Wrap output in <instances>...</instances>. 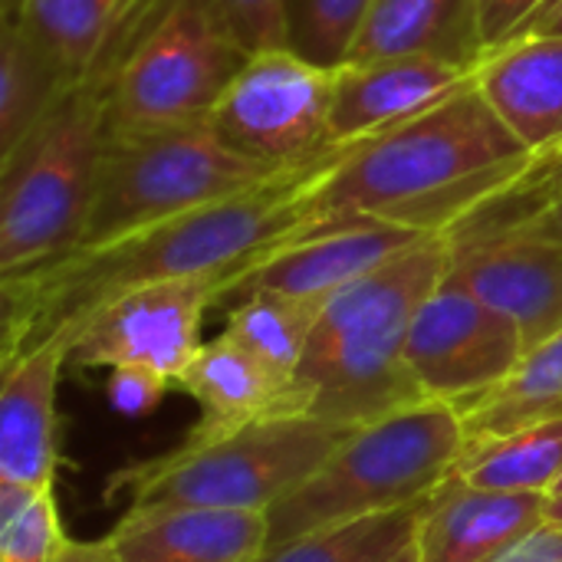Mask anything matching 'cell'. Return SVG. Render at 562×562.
Segmentation results:
<instances>
[{
	"label": "cell",
	"instance_id": "obj_1",
	"mask_svg": "<svg viewBox=\"0 0 562 562\" xmlns=\"http://www.w3.org/2000/svg\"><path fill=\"white\" fill-rule=\"evenodd\" d=\"M359 142H336L257 188L99 244L72 247L33 270L3 277L0 366L76 326L105 300L145 283L221 277L234 290L270 254L336 221L323 207V191Z\"/></svg>",
	"mask_w": 562,
	"mask_h": 562
},
{
	"label": "cell",
	"instance_id": "obj_2",
	"mask_svg": "<svg viewBox=\"0 0 562 562\" xmlns=\"http://www.w3.org/2000/svg\"><path fill=\"white\" fill-rule=\"evenodd\" d=\"M543 161L471 79L428 112L362 138L326 181L323 207L342 221L454 234L524 188Z\"/></svg>",
	"mask_w": 562,
	"mask_h": 562
},
{
	"label": "cell",
	"instance_id": "obj_3",
	"mask_svg": "<svg viewBox=\"0 0 562 562\" xmlns=\"http://www.w3.org/2000/svg\"><path fill=\"white\" fill-rule=\"evenodd\" d=\"M451 237L431 234L369 277L339 290L319 313L293 375L296 412L342 428H366L428 402L405 362L418 306L441 286Z\"/></svg>",
	"mask_w": 562,
	"mask_h": 562
},
{
	"label": "cell",
	"instance_id": "obj_4",
	"mask_svg": "<svg viewBox=\"0 0 562 562\" xmlns=\"http://www.w3.org/2000/svg\"><path fill=\"white\" fill-rule=\"evenodd\" d=\"M464 445V418L445 402H422L356 428L296 491L267 510L270 553L329 527L422 504L451 477Z\"/></svg>",
	"mask_w": 562,
	"mask_h": 562
},
{
	"label": "cell",
	"instance_id": "obj_5",
	"mask_svg": "<svg viewBox=\"0 0 562 562\" xmlns=\"http://www.w3.org/2000/svg\"><path fill=\"white\" fill-rule=\"evenodd\" d=\"M356 428L316 415H267L224 431H191L181 448L109 477L105 501L128 507H227L267 514Z\"/></svg>",
	"mask_w": 562,
	"mask_h": 562
},
{
	"label": "cell",
	"instance_id": "obj_6",
	"mask_svg": "<svg viewBox=\"0 0 562 562\" xmlns=\"http://www.w3.org/2000/svg\"><path fill=\"white\" fill-rule=\"evenodd\" d=\"M105 138L109 92L102 82H82L0 165V280L82 240Z\"/></svg>",
	"mask_w": 562,
	"mask_h": 562
},
{
	"label": "cell",
	"instance_id": "obj_7",
	"mask_svg": "<svg viewBox=\"0 0 562 562\" xmlns=\"http://www.w3.org/2000/svg\"><path fill=\"white\" fill-rule=\"evenodd\" d=\"M280 171L240 155L211 119L109 135L82 231L99 244L263 184Z\"/></svg>",
	"mask_w": 562,
	"mask_h": 562
},
{
	"label": "cell",
	"instance_id": "obj_8",
	"mask_svg": "<svg viewBox=\"0 0 562 562\" xmlns=\"http://www.w3.org/2000/svg\"><path fill=\"white\" fill-rule=\"evenodd\" d=\"M250 56L214 0H171L105 86L109 135L211 119Z\"/></svg>",
	"mask_w": 562,
	"mask_h": 562
},
{
	"label": "cell",
	"instance_id": "obj_9",
	"mask_svg": "<svg viewBox=\"0 0 562 562\" xmlns=\"http://www.w3.org/2000/svg\"><path fill=\"white\" fill-rule=\"evenodd\" d=\"M336 69L316 66L290 46L247 59L211 112L217 132L247 158L286 171L323 155L333 142Z\"/></svg>",
	"mask_w": 562,
	"mask_h": 562
},
{
	"label": "cell",
	"instance_id": "obj_10",
	"mask_svg": "<svg viewBox=\"0 0 562 562\" xmlns=\"http://www.w3.org/2000/svg\"><path fill=\"white\" fill-rule=\"evenodd\" d=\"M227 280L194 277V280H161L125 290L105 300L69 333L72 369H119L148 366L178 382L188 362L198 356L204 313L227 300Z\"/></svg>",
	"mask_w": 562,
	"mask_h": 562
},
{
	"label": "cell",
	"instance_id": "obj_11",
	"mask_svg": "<svg viewBox=\"0 0 562 562\" xmlns=\"http://www.w3.org/2000/svg\"><path fill=\"white\" fill-rule=\"evenodd\" d=\"M524 359L517 323L448 280L418 306L405 342L408 372L425 398L458 412L504 385Z\"/></svg>",
	"mask_w": 562,
	"mask_h": 562
},
{
	"label": "cell",
	"instance_id": "obj_12",
	"mask_svg": "<svg viewBox=\"0 0 562 562\" xmlns=\"http://www.w3.org/2000/svg\"><path fill=\"white\" fill-rule=\"evenodd\" d=\"M445 280L510 316L527 356L562 329V240L557 237L527 227L451 237Z\"/></svg>",
	"mask_w": 562,
	"mask_h": 562
},
{
	"label": "cell",
	"instance_id": "obj_13",
	"mask_svg": "<svg viewBox=\"0 0 562 562\" xmlns=\"http://www.w3.org/2000/svg\"><path fill=\"white\" fill-rule=\"evenodd\" d=\"M425 237L431 234L382 221L336 217L257 263L247 277H240L227 300H237L250 290H277L286 296L329 303L339 290L369 277L372 270H379L382 263H389Z\"/></svg>",
	"mask_w": 562,
	"mask_h": 562
},
{
	"label": "cell",
	"instance_id": "obj_14",
	"mask_svg": "<svg viewBox=\"0 0 562 562\" xmlns=\"http://www.w3.org/2000/svg\"><path fill=\"white\" fill-rule=\"evenodd\" d=\"M474 79V69L431 56L352 59L336 69L333 142H359L445 102Z\"/></svg>",
	"mask_w": 562,
	"mask_h": 562
},
{
	"label": "cell",
	"instance_id": "obj_15",
	"mask_svg": "<svg viewBox=\"0 0 562 562\" xmlns=\"http://www.w3.org/2000/svg\"><path fill=\"white\" fill-rule=\"evenodd\" d=\"M550 494H494L448 477L418 504L422 562H497L547 520Z\"/></svg>",
	"mask_w": 562,
	"mask_h": 562
},
{
	"label": "cell",
	"instance_id": "obj_16",
	"mask_svg": "<svg viewBox=\"0 0 562 562\" xmlns=\"http://www.w3.org/2000/svg\"><path fill=\"white\" fill-rule=\"evenodd\" d=\"M66 362L69 333H56L0 366V481L53 491L59 471L56 389Z\"/></svg>",
	"mask_w": 562,
	"mask_h": 562
},
{
	"label": "cell",
	"instance_id": "obj_17",
	"mask_svg": "<svg viewBox=\"0 0 562 562\" xmlns=\"http://www.w3.org/2000/svg\"><path fill=\"white\" fill-rule=\"evenodd\" d=\"M109 543L119 562H263L270 520L227 507H128Z\"/></svg>",
	"mask_w": 562,
	"mask_h": 562
},
{
	"label": "cell",
	"instance_id": "obj_18",
	"mask_svg": "<svg viewBox=\"0 0 562 562\" xmlns=\"http://www.w3.org/2000/svg\"><path fill=\"white\" fill-rule=\"evenodd\" d=\"M474 82L533 155H562V36L524 33L491 49Z\"/></svg>",
	"mask_w": 562,
	"mask_h": 562
},
{
	"label": "cell",
	"instance_id": "obj_19",
	"mask_svg": "<svg viewBox=\"0 0 562 562\" xmlns=\"http://www.w3.org/2000/svg\"><path fill=\"white\" fill-rule=\"evenodd\" d=\"M175 389L201 405L198 431H224L267 415H296L293 382L263 366L231 333L204 342Z\"/></svg>",
	"mask_w": 562,
	"mask_h": 562
},
{
	"label": "cell",
	"instance_id": "obj_20",
	"mask_svg": "<svg viewBox=\"0 0 562 562\" xmlns=\"http://www.w3.org/2000/svg\"><path fill=\"white\" fill-rule=\"evenodd\" d=\"M379 56H431L477 69L487 56L481 0H375L349 63Z\"/></svg>",
	"mask_w": 562,
	"mask_h": 562
},
{
	"label": "cell",
	"instance_id": "obj_21",
	"mask_svg": "<svg viewBox=\"0 0 562 562\" xmlns=\"http://www.w3.org/2000/svg\"><path fill=\"white\" fill-rule=\"evenodd\" d=\"M76 86L16 20H0V165L30 142Z\"/></svg>",
	"mask_w": 562,
	"mask_h": 562
},
{
	"label": "cell",
	"instance_id": "obj_22",
	"mask_svg": "<svg viewBox=\"0 0 562 562\" xmlns=\"http://www.w3.org/2000/svg\"><path fill=\"white\" fill-rule=\"evenodd\" d=\"M451 474L477 491L550 494L562 474V415L497 438L468 441Z\"/></svg>",
	"mask_w": 562,
	"mask_h": 562
},
{
	"label": "cell",
	"instance_id": "obj_23",
	"mask_svg": "<svg viewBox=\"0 0 562 562\" xmlns=\"http://www.w3.org/2000/svg\"><path fill=\"white\" fill-rule=\"evenodd\" d=\"M553 415H562V329L533 349L504 385L461 412L468 441L497 438Z\"/></svg>",
	"mask_w": 562,
	"mask_h": 562
},
{
	"label": "cell",
	"instance_id": "obj_24",
	"mask_svg": "<svg viewBox=\"0 0 562 562\" xmlns=\"http://www.w3.org/2000/svg\"><path fill=\"white\" fill-rule=\"evenodd\" d=\"M323 306L326 303L286 296L277 290H250L234 300L224 333L247 346L277 375L293 382Z\"/></svg>",
	"mask_w": 562,
	"mask_h": 562
},
{
	"label": "cell",
	"instance_id": "obj_25",
	"mask_svg": "<svg viewBox=\"0 0 562 562\" xmlns=\"http://www.w3.org/2000/svg\"><path fill=\"white\" fill-rule=\"evenodd\" d=\"M415 533L418 504L300 537L263 562H392L415 543Z\"/></svg>",
	"mask_w": 562,
	"mask_h": 562
},
{
	"label": "cell",
	"instance_id": "obj_26",
	"mask_svg": "<svg viewBox=\"0 0 562 562\" xmlns=\"http://www.w3.org/2000/svg\"><path fill=\"white\" fill-rule=\"evenodd\" d=\"M375 0H283L286 46L303 59L339 69L349 63Z\"/></svg>",
	"mask_w": 562,
	"mask_h": 562
},
{
	"label": "cell",
	"instance_id": "obj_27",
	"mask_svg": "<svg viewBox=\"0 0 562 562\" xmlns=\"http://www.w3.org/2000/svg\"><path fill=\"white\" fill-rule=\"evenodd\" d=\"M66 533L53 491H43L16 520L0 527V562H53Z\"/></svg>",
	"mask_w": 562,
	"mask_h": 562
},
{
	"label": "cell",
	"instance_id": "obj_28",
	"mask_svg": "<svg viewBox=\"0 0 562 562\" xmlns=\"http://www.w3.org/2000/svg\"><path fill=\"white\" fill-rule=\"evenodd\" d=\"M250 53L286 46L283 0H214Z\"/></svg>",
	"mask_w": 562,
	"mask_h": 562
},
{
	"label": "cell",
	"instance_id": "obj_29",
	"mask_svg": "<svg viewBox=\"0 0 562 562\" xmlns=\"http://www.w3.org/2000/svg\"><path fill=\"white\" fill-rule=\"evenodd\" d=\"M175 389L168 375L148 369V366H119L109 369V402L119 415L125 418H142L148 415L165 392Z\"/></svg>",
	"mask_w": 562,
	"mask_h": 562
},
{
	"label": "cell",
	"instance_id": "obj_30",
	"mask_svg": "<svg viewBox=\"0 0 562 562\" xmlns=\"http://www.w3.org/2000/svg\"><path fill=\"white\" fill-rule=\"evenodd\" d=\"M550 0H481V26L487 53L524 36Z\"/></svg>",
	"mask_w": 562,
	"mask_h": 562
},
{
	"label": "cell",
	"instance_id": "obj_31",
	"mask_svg": "<svg viewBox=\"0 0 562 562\" xmlns=\"http://www.w3.org/2000/svg\"><path fill=\"white\" fill-rule=\"evenodd\" d=\"M497 562H562V524L543 520L530 537H524Z\"/></svg>",
	"mask_w": 562,
	"mask_h": 562
},
{
	"label": "cell",
	"instance_id": "obj_32",
	"mask_svg": "<svg viewBox=\"0 0 562 562\" xmlns=\"http://www.w3.org/2000/svg\"><path fill=\"white\" fill-rule=\"evenodd\" d=\"M497 227H527V231H537V234H547V237L562 240V184L537 211H527L524 217L497 224ZM484 231H494V227H484ZM471 234H477V231H471ZM454 237H461V234H454Z\"/></svg>",
	"mask_w": 562,
	"mask_h": 562
},
{
	"label": "cell",
	"instance_id": "obj_33",
	"mask_svg": "<svg viewBox=\"0 0 562 562\" xmlns=\"http://www.w3.org/2000/svg\"><path fill=\"white\" fill-rule=\"evenodd\" d=\"M53 562H119L115 550L109 543V537L102 540H63V547L56 550Z\"/></svg>",
	"mask_w": 562,
	"mask_h": 562
},
{
	"label": "cell",
	"instance_id": "obj_34",
	"mask_svg": "<svg viewBox=\"0 0 562 562\" xmlns=\"http://www.w3.org/2000/svg\"><path fill=\"white\" fill-rule=\"evenodd\" d=\"M43 491H33V487H23V484H10V481H0V527L16 520Z\"/></svg>",
	"mask_w": 562,
	"mask_h": 562
},
{
	"label": "cell",
	"instance_id": "obj_35",
	"mask_svg": "<svg viewBox=\"0 0 562 562\" xmlns=\"http://www.w3.org/2000/svg\"><path fill=\"white\" fill-rule=\"evenodd\" d=\"M527 33H543V36H562V0H550L547 10L533 20Z\"/></svg>",
	"mask_w": 562,
	"mask_h": 562
},
{
	"label": "cell",
	"instance_id": "obj_36",
	"mask_svg": "<svg viewBox=\"0 0 562 562\" xmlns=\"http://www.w3.org/2000/svg\"><path fill=\"white\" fill-rule=\"evenodd\" d=\"M547 520L562 524V494H550V501H547Z\"/></svg>",
	"mask_w": 562,
	"mask_h": 562
},
{
	"label": "cell",
	"instance_id": "obj_37",
	"mask_svg": "<svg viewBox=\"0 0 562 562\" xmlns=\"http://www.w3.org/2000/svg\"><path fill=\"white\" fill-rule=\"evenodd\" d=\"M20 10V0H0V20H13Z\"/></svg>",
	"mask_w": 562,
	"mask_h": 562
},
{
	"label": "cell",
	"instance_id": "obj_38",
	"mask_svg": "<svg viewBox=\"0 0 562 562\" xmlns=\"http://www.w3.org/2000/svg\"><path fill=\"white\" fill-rule=\"evenodd\" d=\"M392 562H422V560H418V550H415V543H412V547H408V550H405L398 560H392Z\"/></svg>",
	"mask_w": 562,
	"mask_h": 562
},
{
	"label": "cell",
	"instance_id": "obj_39",
	"mask_svg": "<svg viewBox=\"0 0 562 562\" xmlns=\"http://www.w3.org/2000/svg\"><path fill=\"white\" fill-rule=\"evenodd\" d=\"M550 494H562V474H560V481H557V487H553Z\"/></svg>",
	"mask_w": 562,
	"mask_h": 562
}]
</instances>
